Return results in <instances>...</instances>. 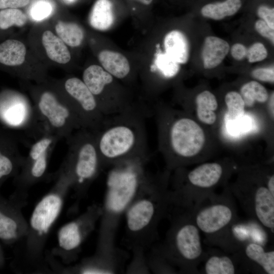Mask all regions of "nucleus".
I'll return each instance as SVG.
<instances>
[{
	"mask_svg": "<svg viewBox=\"0 0 274 274\" xmlns=\"http://www.w3.org/2000/svg\"><path fill=\"white\" fill-rule=\"evenodd\" d=\"M169 172L148 173L125 212L124 241L130 250L139 248L147 251L158 239L159 225L172 206Z\"/></svg>",
	"mask_w": 274,
	"mask_h": 274,
	"instance_id": "f257e3e1",
	"label": "nucleus"
},
{
	"mask_svg": "<svg viewBox=\"0 0 274 274\" xmlns=\"http://www.w3.org/2000/svg\"><path fill=\"white\" fill-rule=\"evenodd\" d=\"M150 109L137 106L106 116L94 131L103 168L136 158L149 159L145 119Z\"/></svg>",
	"mask_w": 274,
	"mask_h": 274,
	"instance_id": "f03ea898",
	"label": "nucleus"
},
{
	"mask_svg": "<svg viewBox=\"0 0 274 274\" xmlns=\"http://www.w3.org/2000/svg\"><path fill=\"white\" fill-rule=\"evenodd\" d=\"M148 161L132 159L110 167L95 252L116 247L115 236L120 220L148 173L145 168Z\"/></svg>",
	"mask_w": 274,
	"mask_h": 274,
	"instance_id": "7ed1b4c3",
	"label": "nucleus"
},
{
	"mask_svg": "<svg viewBox=\"0 0 274 274\" xmlns=\"http://www.w3.org/2000/svg\"><path fill=\"white\" fill-rule=\"evenodd\" d=\"M166 218L169 226L165 237L152 246L178 270L179 273L198 274L206 254L200 231L189 211L172 205Z\"/></svg>",
	"mask_w": 274,
	"mask_h": 274,
	"instance_id": "20e7f679",
	"label": "nucleus"
},
{
	"mask_svg": "<svg viewBox=\"0 0 274 274\" xmlns=\"http://www.w3.org/2000/svg\"><path fill=\"white\" fill-rule=\"evenodd\" d=\"M158 122L159 144L167 169L183 167L203 148L206 136L202 128L193 119L176 116L162 108H154Z\"/></svg>",
	"mask_w": 274,
	"mask_h": 274,
	"instance_id": "39448f33",
	"label": "nucleus"
},
{
	"mask_svg": "<svg viewBox=\"0 0 274 274\" xmlns=\"http://www.w3.org/2000/svg\"><path fill=\"white\" fill-rule=\"evenodd\" d=\"M73 181L63 168L51 190L36 205L28 223L25 249L27 258L33 263L42 262L48 234L59 216Z\"/></svg>",
	"mask_w": 274,
	"mask_h": 274,
	"instance_id": "423d86ee",
	"label": "nucleus"
},
{
	"mask_svg": "<svg viewBox=\"0 0 274 274\" xmlns=\"http://www.w3.org/2000/svg\"><path fill=\"white\" fill-rule=\"evenodd\" d=\"M169 184L172 204L189 209L215 192L225 178L226 168L219 162L201 164L189 172L180 167Z\"/></svg>",
	"mask_w": 274,
	"mask_h": 274,
	"instance_id": "0eeeda50",
	"label": "nucleus"
},
{
	"mask_svg": "<svg viewBox=\"0 0 274 274\" xmlns=\"http://www.w3.org/2000/svg\"><path fill=\"white\" fill-rule=\"evenodd\" d=\"M71 145L64 166L72 179L74 196L79 201L86 195L91 183L104 168L94 131L81 128Z\"/></svg>",
	"mask_w": 274,
	"mask_h": 274,
	"instance_id": "6e6552de",
	"label": "nucleus"
},
{
	"mask_svg": "<svg viewBox=\"0 0 274 274\" xmlns=\"http://www.w3.org/2000/svg\"><path fill=\"white\" fill-rule=\"evenodd\" d=\"M185 209L210 245L239 218L235 199L227 187L221 193L214 192Z\"/></svg>",
	"mask_w": 274,
	"mask_h": 274,
	"instance_id": "1a4fd4ad",
	"label": "nucleus"
},
{
	"mask_svg": "<svg viewBox=\"0 0 274 274\" xmlns=\"http://www.w3.org/2000/svg\"><path fill=\"white\" fill-rule=\"evenodd\" d=\"M251 219L259 222L271 236L274 233V195L261 179L239 181L228 187Z\"/></svg>",
	"mask_w": 274,
	"mask_h": 274,
	"instance_id": "9d476101",
	"label": "nucleus"
},
{
	"mask_svg": "<svg viewBox=\"0 0 274 274\" xmlns=\"http://www.w3.org/2000/svg\"><path fill=\"white\" fill-rule=\"evenodd\" d=\"M101 214L102 204L93 203L77 218L61 227L52 255L58 257L65 264L76 261L82 245L94 230Z\"/></svg>",
	"mask_w": 274,
	"mask_h": 274,
	"instance_id": "9b49d317",
	"label": "nucleus"
},
{
	"mask_svg": "<svg viewBox=\"0 0 274 274\" xmlns=\"http://www.w3.org/2000/svg\"><path fill=\"white\" fill-rule=\"evenodd\" d=\"M269 233L257 221L238 218L222 233L211 245L233 254L250 242L259 243L264 246L268 242Z\"/></svg>",
	"mask_w": 274,
	"mask_h": 274,
	"instance_id": "f8f14e48",
	"label": "nucleus"
},
{
	"mask_svg": "<svg viewBox=\"0 0 274 274\" xmlns=\"http://www.w3.org/2000/svg\"><path fill=\"white\" fill-rule=\"evenodd\" d=\"M64 88L73 100L71 105L78 116L82 128L93 131L97 130L106 116L89 89L83 80L76 77L68 79Z\"/></svg>",
	"mask_w": 274,
	"mask_h": 274,
	"instance_id": "ddd939ff",
	"label": "nucleus"
},
{
	"mask_svg": "<svg viewBox=\"0 0 274 274\" xmlns=\"http://www.w3.org/2000/svg\"><path fill=\"white\" fill-rule=\"evenodd\" d=\"M38 109L54 129L68 134L83 128L80 120L71 105L62 104L51 92L45 91L38 102Z\"/></svg>",
	"mask_w": 274,
	"mask_h": 274,
	"instance_id": "4468645a",
	"label": "nucleus"
},
{
	"mask_svg": "<svg viewBox=\"0 0 274 274\" xmlns=\"http://www.w3.org/2000/svg\"><path fill=\"white\" fill-rule=\"evenodd\" d=\"M129 257L127 251L117 247L108 251L95 252L93 255L67 267L65 271L82 274L123 273L124 272Z\"/></svg>",
	"mask_w": 274,
	"mask_h": 274,
	"instance_id": "2eb2a0df",
	"label": "nucleus"
},
{
	"mask_svg": "<svg viewBox=\"0 0 274 274\" xmlns=\"http://www.w3.org/2000/svg\"><path fill=\"white\" fill-rule=\"evenodd\" d=\"M243 272L274 274V251L256 242L249 243L232 254Z\"/></svg>",
	"mask_w": 274,
	"mask_h": 274,
	"instance_id": "dca6fc26",
	"label": "nucleus"
},
{
	"mask_svg": "<svg viewBox=\"0 0 274 274\" xmlns=\"http://www.w3.org/2000/svg\"><path fill=\"white\" fill-rule=\"evenodd\" d=\"M201 263L203 265L199 269V273L235 274L243 272L233 255L221 249L209 248L206 250Z\"/></svg>",
	"mask_w": 274,
	"mask_h": 274,
	"instance_id": "f3484780",
	"label": "nucleus"
},
{
	"mask_svg": "<svg viewBox=\"0 0 274 274\" xmlns=\"http://www.w3.org/2000/svg\"><path fill=\"white\" fill-rule=\"evenodd\" d=\"M52 143V139L46 136L41 138L31 147L25 172V181L28 184L42 178L45 174L48 164L49 149Z\"/></svg>",
	"mask_w": 274,
	"mask_h": 274,
	"instance_id": "a211bd4d",
	"label": "nucleus"
},
{
	"mask_svg": "<svg viewBox=\"0 0 274 274\" xmlns=\"http://www.w3.org/2000/svg\"><path fill=\"white\" fill-rule=\"evenodd\" d=\"M28 224L22 212L7 214L0 210V239L15 241L25 237Z\"/></svg>",
	"mask_w": 274,
	"mask_h": 274,
	"instance_id": "6ab92c4d",
	"label": "nucleus"
},
{
	"mask_svg": "<svg viewBox=\"0 0 274 274\" xmlns=\"http://www.w3.org/2000/svg\"><path fill=\"white\" fill-rule=\"evenodd\" d=\"M229 50V44L223 39L214 36L207 37L202 51L203 66L212 69L218 66Z\"/></svg>",
	"mask_w": 274,
	"mask_h": 274,
	"instance_id": "aec40b11",
	"label": "nucleus"
},
{
	"mask_svg": "<svg viewBox=\"0 0 274 274\" xmlns=\"http://www.w3.org/2000/svg\"><path fill=\"white\" fill-rule=\"evenodd\" d=\"M98 60L103 68L116 79H125L130 73L129 62L120 53L103 50L98 54Z\"/></svg>",
	"mask_w": 274,
	"mask_h": 274,
	"instance_id": "412c9836",
	"label": "nucleus"
},
{
	"mask_svg": "<svg viewBox=\"0 0 274 274\" xmlns=\"http://www.w3.org/2000/svg\"><path fill=\"white\" fill-rule=\"evenodd\" d=\"M165 52L179 64L185 63L189 56V44L186 36L177 30L168 32L164 39Z\"/></svg>",
	"mask_w": 274,
	"mask_h": 274,
	"instance_id": "4be33fe9",
	"label": "nucleus"
},
{
	"mask_svg": "<svg viewBox=\"0 0 274 274\" xmlns=\"http://www.w3.org/2000/svg\"><path fill=\"white\" fill-rule=\"evenodd\" d=\"M83 81L96 98L101 93L104 86L114 81L110 73L98 65H91L83 74Z\"/></svg>",
	"mask_w": 274,
	"mask_h": 274,
	"instance_id": "5701e85b",
	"label": "nucleus"
},
{
	"mask_svg": "<svg viewBox=\"0 0 274 274\" xmlns=\"http://www.w3.org/2000/svg\"><path fill=\"white\" fill-rule=\"evenodd\" d=\"M90 25L97 30H106L113 24L114 16L110 0H97L91 10L89 18Z\"/></svg>",
	"mask_w": 274,
	"mask_h": 274,
	"instance_id": "b1692460",
	"label": "nucleus"
},
{
	"mask_svg": "<svg viewBox=\"0 0 274 274\" xmlns=\"http://www.w3.org/2000/svg\"><path fill=\"white\" fill-rule=\"evenodd\" d=\"M42 40L47 55L51 60L61 64L70 60L71 54L64 43L51 31H44Z\"/></svg>",
	"mask_w": 274,
	"mask_h": 274,
	"instance_id": "393cba45",
	"label": "nucleus"
},
{
	"mask_svg": "<svg viewBox=\"0 0 274 274\" xmlns=\"http://www.w3.org/2000/svg\"><path fill=\"white\" fill-rule=\"evenodd\" d=\"M195 102L198 119L206 124H213L216 121L215 112L218 107L216 96L210 91L205 90L197 95Z\"/></svg>",
	"mask_w": 274,
	"mask_h": 274,
	"instance_id": "a878e982",
	"label": "nucleus"
},
{
	"mask_svg": "<svg viewBox=\"0 0 274 274\" xmlns=\"http://www.w3.org/2000/svg\"><path fill=\"white\" fill-rule=\"evenodd\" d=\"M26 48L23 43L8 40L0 44V63L8 66L19 65L23 63Z\"/></svg>",
	"mask_w": 274,
	"mask_h": 274,
	"instance_id": "bb28decb",
	"label": "nucleus"
},
{
	"mask_svg": "<svg viewBox=\"0 0 274 274\" xmlns=\"http://www.w3.org/2000/svg\"><path fill=\"white\" fill-rule=\"evenodd\" d=\"M242 5L241 0H225L204 5L201 9V13L204 17L219 20L236 13Z\"/></svg>",
	"mask_w": 274,
	"mask_h": 274,
	"instance_id": "cd10ccee",
	"label": "nucleus"
},
{
	"mask_svg": "<svg viewBox=\"0 0 274 274\" xmlns=\"http://www.w3.org/2000/svg\"><path fill=\"white\" fill-rule=\"evenodd\" d=\"M3 109V117L9 124L18 126L25 123L28 118L29 109L26 102L22 98L16 97L10 100Z\"/></svg>",
	"mask_w": 274,
	"mask_h": 274,
	"instance_id": "c85d7f7f",
	"label": "nucleus"
},
{
	"mask_svg": "<svg viewBox=\"0 0 274 274\" xmlns=\"http://www.w3.org/2000/svg\"><path fill=\"white\" fill-rule=\"evenodd\" d=\"M55 30L59 38L71 47L79 46L84 38L82 29L75 23L59 21L55 25Z\"/></svg>",
	"mask_w": 274,
	"mask_h": 274,
	"instance_id": "c756f323",
	"label": "nucleus"
},
{
	"mask_svg": "<svg viewBox=\"0 0 274 274\" xmlns=\"http://www.w3.org/2000/svg\"><path fill=\"white\" fill-rule=\"evenodd\" d=\"M147 261L151 273L176 274L178 269L153 246L146 251Z\"/></svg>",
	"mask_w": 274,
	"mask_h": 274,
	"instance_id": "7c9ffc66",
	"label": "nucleus"
},
{
	"mask_svg": "<svg viewBox=\"0 0 274 274\" xmlns=\"http://www.w3.org/2000/svg\"><path fill=\"white\" fill-rule=\"evenodd\" d=\"M240 94L243 98L245 106L251 107L256 102L264 103L267 100L268 92L265 88L255 81H251L242 86Z\"/></svg>",
	"mask_w": 274,
	"mask_h": 274,
	"instance_id": "2f4dec72",
	"label": "nucleus"
},
{
	"mask_svg": "<svg viewBox=\"0 0 274 274\" xmlns=\"http://www.w3.org/2000/svg\"><path fill=\"white\" fill-rule=\"evenodd\" d=\"M179 64L166 53H160L156 55L155 66L151 69V72L157 71L163 77L171 79L179 73Z\"/></svg>",
	"mask_w": 274,
	"mask_h": 274,
	"instance_id": "473e14b6",
	"label": "nucleus"
},
{
	"mask_svg": "<svg viewBox=\"0 0 274 274\" xmlns=\"http://www.w3.org/2000/svg\"><path fill=\"white\" fill-rule=\"evenodd\" d=\"M225 102L228 121H234L244 115L245 104L240 93L233 91L228 92L225 96Z\"/></svg>",
	"mask_w": 274,
	"mask_h": 274,
	"instance_id": "72a5a7b5",
	"label": "nucleus"
},
{
	"mask_svg": "<svg viewBox=\"0 0 274 274\" xmlns=\"http://www.w3.org/2000/svg\"><path fill=\"white\" fill-rule=\"evenodd\" d=\"M132 257L128 264L126 265L124 273H151L149 269L146 251L141 248L132 249Z\"/></svg>",
	"mask_w": 274,
	"mask_h": 274,
	"instance_id": "f704fd0d",
	"label": "nucleus"
},
{
	"mask_svg": "<svg viewBox=\"0 0 274 274\" xmlns=\"http://www.w3.org/2000/svg\"><path fill=\"white\" fill-rule=\"evenodd\" d=\"M27 21L26 15L18 9H5L0 11V28L6 29L13 25L23 26Z\"/></svg>",
	"mask_w": 274,
	"mask_h": 274,
	"instance_id": "c9c22d12",
	"label": "nucleus"
},
{
	"mask_svg": "<svg viewBox=\"0 0 274 274\" xmlns=\"http://www.w3.org/2000/svg\"><path fill=\"white\" fill-rule=\"evenodd\" d=\"M267 50L261 43H255L247 49V56L248 61L253 63L262 61L267 56Z\"/></svg>",
	"mask_w": 274,
	"mask_h": 274,
	"instance_id": "e433bc0d",
	"label": "nucleus"
},
{
	"mask_svg": "<svg viewBox=\"0 0 274 274\" xmlns=\"http://www.w3.org/2000/svg\"><path fill=\"white\" fill-rule=\"evenodd\" d=\"M52 10V6L49 2L41 1L37 2L31 7V16L35 20H41L50 15Z\"/></svg>",
	"mask_w": 274,
	"mask_h": 274,
	"instance_id": "4c0bfd02",
	"label": "nucleus"
},
{
	"mask_svg": "<svg viewBox=\"0 0 274 274\" xmlns=\"http://www.w3.org/2000/svg\"><path fill=\"white\" fill-rule=\"evenodd\" d=\"M252 76L255 79L263 82L273 83V67L258 68L252 72Z\"/></svg>",
	"mask_w": 274,
	"mask_h": 274,
	"instance_id": "58836bf2",
	"label": "nucleus"
},
{
	"mask_svg": "<svg viewBox=\"0 0 274 274\" xmlns=\"http://www.w3.org/2000/svg\"><path fill=\"white\" fill-rule=\"evenodd\" d=\"M258 16L262 19L272 29H274V9L266 6H260L257 9Z\"/></svg>",
	"mask_w": 274,
	"mask_h": 274,
	"instance_id": "ea45409f",
	"label": "nucleus"
},
{
	"mask_svg": "<svg viewBox=\"0 0 274 274\" xmlns=\"http://www.w3.org/2000/svg\"><path fill=\"white\" fill-rule=\"evenodd\" d=\"M228 122L231 124L229 125V128L233 133L247 131L248 129H250L252 124L250 120L244 115L234 121Z\"/></svg>",
	"mask_w": 274,
	"mask_h": 274,
	"instance_id": "a19ab883",
	"label": "nucleus"
},
{
	"mask_svg": "<svg viewBox=\"0 0 274 274\" xmlns=\"http://www.w3.org/2000/svg\"><path fill=\"white\" fill-rule=\"evenodd\" d=\"M255 27L256 31L262 37L268 39L273 44L274 30L265 21L259 19L256 21Z\"/></svg>",
	"mask_w": 274,
	"mask_h": 274,
	"instance_id": "79ce46f5",
	"label": "nucleus"
},
{
	"mask_svg": "<svg viewBox=\"0 0 274 274\" xmlns=\"http://www.w3.org/2000/svg\"><path fill=\"white\" fill-rule=\"evenodd\" d=\"M13 168L14 164L11 160L0 152V179L10 175Z\"/></svg>",
	"mask_w": 274,
	"mask_h": 274,
	"instance_id": "37998d69",
	"label": "nucleus"
},
{
	"mask_svg": "<svg viewBox=\"0 0 274 274\" xmlns=\"http://www.w3.org/2000/svg\"><path fill=\"white\" fill-rule=\"evenodd\" d=\"M30 0H0V9H17L26 6Z\"/></svg>",
	"mask_w": 274,
	"mask_h": 274,
	"instance_id": "c03bdc74",
	"label": "nucleus"
},
{
	"mask_svg": "<svg viewBox=\"0 0 274 274\" xmlns=\"http://www.w3.org/2000/svg\"><path fill=\"white\" fill-rule=\"evenodd\" d=\"M247 49L240 43L234 44L231 48V54L237 60H243L247 56Z\"/></svg>",
	"mask_w": 274,
	"mask_h": 274,
	"instance_id": "a18cd8bd",
	"label": "nucleus"
},
{
	"mask_svg": "<svg viewBox=\"0 0 274 274\" xmlns=\"http://www.w3.org/2000/svg\"><path fill=\"white\" fill-rule=\"evenodd\" d=\"M273 97H274V95H273V92L271 96L270 100V112L272 115V117H273V101H274Z\"/></svg>",
	"mask_w": 274,
	"mask_h": 274,
	"instance_id": "49530a36",
	"label": "nucleus"
},
{
	"mask_svg": "<svg viewBox=\"0 0 274 274\" xmlns=\"http://www.w3.org/2000/svg\"><path fill=\"white\" fill-rule=\"evenodd\" d=\"M138 1H140L141 3L146 5L150 4L152 1V0H138Z\"/></svg>",
	"mask_w": 274,
	"mask_h": 274,
	"instance_id": "de8ad7c7",
	"label": "nucleus"
},
{
	"mask_svg": "<svg viewBox=\"0 0 274 274\" xmlns=\"http://www.w3.org/2000/svg\"><path fill=\"white\" fill-rule=\"evenodd\" d=\"M68 1H73V0H68Z\"/></svg>",
	"mask_w": 274,
	"mask_h": 274,
	"instance_id": "09e8293b",
	"label": "nucleus"
}]
</instances>
